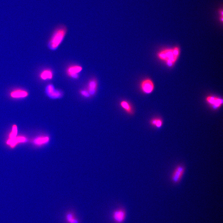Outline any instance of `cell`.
<instances>
[{"instance_id": "cell-1", "label": "cell", "mask_w": 223, "mask_h": 223, "mask_svg": "<svg viewBox=\"0 0 223 223\" xmlns=\"http://www.w3.org/2000/svg\"><path fill=\"white\" fill-rule=\"evenodd\" d=\"M180 49L178 47L166 48L159 51L157 54L158 58L163 61L169 67H172L176 63L180 54Z\"/></svg>"}, {"instance_id": "cell-2", "label": "cell", "mask_w": 223, "mask_h": 223, "mask_svg": "<svg viewBox=\"0 0 223 223\" xmlns=\"http://www.w3.org/2000/svg\"><path fill=\"white\" fill-rule=\"evenodd\" d=\"M66 27L64 25L59 26L54 31L48 43L52 50L56 49L63 40L67 33Z\"/></svg>"}, {"instance_id": "cell-3", "label": "cell", "mask_w": 223, "mask_h": 223, "mask_svg": "<svg viewBox=\"0 0 223 223\" xmlns=\"http://www.w3.org/2000/svg\"><path fill=\"white\" fill-rule=\"evenodd\" d=\"M185 171V167L183 164L177 166L171 175V179L172 182L175 184L179 183L184 174Z\"/></svg>"}, {"instance_id": "cell-4", "label": "cell", "mask_w": 223, "mask_h": 223, "mask_svg": "<svg viewBox=\"0 0 223 223\" xmlns=\"http://www.w3.org/2000/svg\"><path fill=\"white\" fill-rule=\"evenodd\" d=\"M140 88L142 92L145 94H151L154 89V84L152 80L149 78L142 80L140 84Z\"/></svg>"}, {"instance_id": "cell-5", "label": "cell", "mask_w": 223, "mask_h": 223, "mask_svg": "<svg viewBox=\"0 0 223 223\" xmlns=\"http://www.w3.org/2000/svg\"><path fill=\"white\" fill-rule=\"evenodd\" d=\"M112 219L115 223H123L126 217V212L123 208L115 210L112 214Z\"/></svg>"}, {"instance_id": "cell-6", "label": "cell", "mask_w": 223, "mask_h": 223, "mask_svg": "<svg viewBox=\"0 0 223 223\" xmlns=\"http://www.w3.org/2000/svg\"><path fill=\"white\" fill-rule=\"evenodd\" d=\"M82 67L77 65H74L69 66L67 69L66 72L68 75L73 79H77L79 77V74L82 71Z\"/></svg>"}, {"instance_id": "cell-7", "label": "cell", "mask_w": 223, "mask_h": 223, "mask_svg": "<svg viewBox=\"0 0 223 223\" xmlns=\"http://www.w3.org/2000/svg\"><path fill=\"white\" fill-rule=\"evenodd\" d=\"M206 101L208 104L216 109L220 107L223 102L222 99L212 96H207L206 98Z\"/></svg>"}, {"instance_id": "cell-8", "label": "cell", "mask_w": 223, "mask_h": 223, "mask_svg": "<svg viewBox=\"0 0 223 223\" xmlns=\"http://www.w3.org/2000/svg\"><path fill=\"white\" fill-rule=\"evenodd\" d=\"M121 107L128 114L132 115L134 114L133 107L130 102L126 100H122L120 103Z\"/></svg>"}, {"instance_id": "cell-9", "label": "cell", "mask_w": 223, "mask_h": 223, "mask_svg": "<svg viewBox=\"0 0 223 223\" xmlns=\"http://www.w3.org/2000/svg\"><path fill=\"white\" fill-rule=\"evenodd\" d=\"M46 92L48 96L53 99H57L61 96V93L55 90L54 86L51 84L48 85L46 89Z\"/></svg>"}, {"instance_id": "cell-10", "label": "cell", "mask_w": 223, "mask_h": 223, "mask_svg": "<svg viewBox=\"0 0 223 223\" xmlns=\"http://www.w3.org/2000/svg\"><path fill=\"white\" fill-rule=\"evenodd\" d=\"M97 81L96 79H92L89 82L88 92L90 95H94L95 94L97 90Z\"/></svg>"}, {"instance_id": "cell-11", "label": "cell", "mask_w": 223, "mask_h": 223, "mask_svg": "<svg viewBox=\"0 0 223 223\" xmlns=\"http://www.w3.org/2000/svg\"><path fill=\"white\" fill-rule=\"evenodd\" d=\"M66 220L67 223H79V221L72 212H68L66 215Z\"/></svg>"}, {"instance_id": "cell-12", "label": "cell", "mask_w": 223, "mask_h": 223, "mask_svg": "<svg viewBox=\"0 0 223 223\" xmlns=\"http://www.w3.org/2000/svg\"><path fill=\"white\" fill-rule=\"evenodd\" d=\"M53 76L52 71L50 69H46L43 70L40 73V77L43 80L51 79Z\"/></svg>"}, {"instance_id": "cell-13", "label": "cell", "mask_w": 223, "mask_h": 223, "mask_svg": "<svg viewBox=\"0 0 223 223\" xmlns=\"http://www.w3.org/2000/svg\"><path fill=\"white\" fill-rule=\"evenodd\" d=\"M26 140V139L24 137H18L13 139H9L7 141V144L11 147H14L17 143L24 142Z\"/></svg>"}, {"instance_id": "cell-14", "label": "cell", "mask_w": 223, "mask_h": 223, "mask_svg": "<svg viewBox=\"0 0 223 223\" xmlns=\"http://www.w3.org/2000/svg\"><path fill=\"white\" fill-rule=\"evenodd\" d=\"M49 141V138L46 136L37 138L34 140V142L36 144L41 145L47 143Z\"/></svg>"}, {"instance_id": "cell-15", "label": "cell", "mask_w": 223, "mask_h": 223, "mask_svg": "<svg viewBox=\"0 0 223 223\" xmlns=\"http://www.w3.org/2000/svg\"><path fill=\"white\" fill-rule=\"evenodd\" d=\"M28 93L26 91L18 90L12 92L11 96L14 98H21L27 96Z\"/></svg>"}, {"instance_id": "cell-16", "label": "cell", "mask_w": 223, "mask_h": 223, "mask_svg": "<svg viewBox=\"0 0 223 223\" xmlns=\"http://www.w3.org/2000/svg\"><path fill=\"white\" fill-rule=\"evenodd\" d=\"M150 124L157 128H159L162 126L163 121L162 119L157 118H154L151 120L150 121Z\"/></svg>"}, {"instance_id": "cell-17", "label": "cell", "mask_w": 223, "mask_h": 223, "mask_svg": "<svg viewBox=\"0 0 223 223\" xmlns=\"http://www.w3.org/2000/svg\"><path fill=\"white\" fill-rule=\"evenodd\" d=\"M18 133V129L17 126L14 125L12 127V132L10 134L9 139H13L16 137Z\"/></svg>"}, {"instance_id": "cell-18", "label": "cell", "mask_w": 223, "mask_h": 223, "mask_svg": "<svg viewBox=\"0 0 223 223\" xmlns=\"http://www.w3.org/2000/svg\"><path fill=\"white\" fill-rule=\"evenodd\" d=\"M81 94L84 97H89L90 96V95L88 92L85 90L82 91L81 92Z\"/></svg>"}]
</instances>
